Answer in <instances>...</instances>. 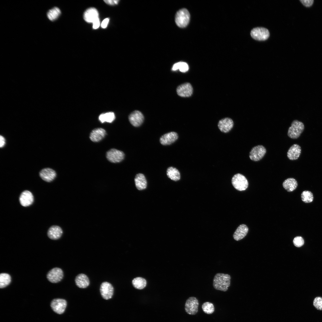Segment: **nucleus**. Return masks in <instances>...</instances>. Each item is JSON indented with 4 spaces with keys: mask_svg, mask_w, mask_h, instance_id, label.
Wrapping results in <instances>:
<instances>
[{
    "mask_svg": "<svg viewBox=\"0 0 322 322\" xmlns=\"http://www.w3.org/2000/svg\"><path fill=\"white\" fill-rule=\"evenodd\" d=\"M125 154L123 152L112 148L108 151L106 154L108 160L112 163H117L122 161L124 159Z\"/></svg>",
    "mask_w": 322,
    "mask_h": 322,
    "instance_id": "6e6552de",
    "label": "nucleus"
},
{
    "mask_svg": "<svg viewBox=\"0 0 322 322\" xmlns=\"http://www.w3.org/2000/svg\"><path fill=\"white\" fill-rule=\"evenodd\" d=\"M250 35L254 39L258 41H264L267 40L270 36L268 30L263 27H256L253 28L251 31Z\"/></svg>",
    "mask_w": 322,
    "mask_h": 322,
    "instance_id": "39448f33",
    "label": "nucleus"
},
{
    "mask_svg": "<svg viewBox=\"0 0 322 322\" xmlns=\"http://www.w3.org/2000/svg\"><path fill=\"white\" fill-rule=\"evenodd\" d=\"M178 137V134L176 132H170L162 136L160 138V141L163 145H169L176 141Z\"/></svg>",
    "mask_w": 322,
    "mask_h": 322,
    "instance_id": "4468645a",
    "label": "nucleus"
},
{
    "mask_svg": "<svg viewBox=\"0 0 322 322\" xmlns=\"http://www.w3.org/2000/svg\"><path fill=\"white\" fill-rule=\"evenodd\" d=\"M19 200L21 205L24 207H27L33 203L34 197L30 191L25 190L22 192L20 194Z\"/></svg>",
    "mask_w": 322,
    "mask_h": 322,
    "instance_id": "2eb2a0df",
    "label": "nucleus"
},
{
    "mask_svg": "<svg viewBox=\"0 0 322 322\" xmlns=\"http://www.w3.org/2000/svg\"><path fill=\"white\" fill-rule=\"evenodd\" d=\"M129 120L131 124L134 127H139L143 123L144 117L140 111L135 110L130 114L129 116Z\"/></svg>",
    "mask_w": 322,
    "mask_h": 322,
    "instance_id": "f8f14e48",
    "label": "nucleus"
},
{
    "mask_svg": "<svg viewBox=\"0 0 322 322\" xmlns=\"http://www.w3.org/2000/svg\"><path fill=\"white\" fill-rule=\"evenodd\" d=\"M67 305L66 301L63 299L56 298L53 299L51 303L50 306L53 311L56 313L61 314L64 312Z\"/></svg>",
    "mask_w": 322,
    "mask_h": 322,
    "instance_id": "9d476101",
    "label": "nucleus"
},
{
    "mask_svg": "<svg viewBox=\"0 0 322 322\" xmlns=\"http://www.w3.org/2000/svg\"><path fill=\"white\" fill-rule=\"evenodd\" d=\"M114 289L112 285L107 282H103L100 287V291L102 297L106 300L112 298L113 294Z\"/></svg>",
    "mask_w": 322,
    "mask_h": 322,
    "instance_id": "9b49d317",
    "label": "nucleus"
},
{
    "mask_svg": "<svg viewBox=\"0 0 322 322\" xmlns=\"http://www.w3.org/2000/svg\"><path fill=\"white\" fill-rule=\"evenodd\" d=\"M11 281V277L7 273H1L0 274V288H3L8 286Z\"/></svg>",
    "mask_w": 322,
    "mask_h": 322,
    "instance_id": "c85d7f7f",
    "label": "nucleus"
},
{
    "mask_svg": "<svg viewBox=\"0 0 322 322\" xmlns=\"http://www.w3.org/2000/svg\"><path fill=\"white\" fill-rule=\"evenodd\" d=\"M75 281L77 286L81 288H86L89 286L90 283L89 280L87 276L83 273L80 274L76 276Z\"/></svg>",
    "mask_w": 322,
    "mask_h": 322,
    "instance_id": "4be33fe9",
    "label": "nucleus"
},
{
    "mask_svg": "<svg viewBox=\"0 0 322 322\" xmlns=\"http://www.w3.org/2000/svg\"><path fill=\"white\" fill-rule=\"evenodd\" d=\"M313 305L317 309L322 310V297L318 296L315 298L313 301Z\"/></svg>",
    "mask_w": 322,
    "mask_h": 322,
    "instance_id": "72a5a7b5",
    "label": "nucleus"
},
{
    "mask_svg": "<svg viewBox=\"0 0 322 322\" xmlns=\"http://www.w3.org/2000/svg\"><path fill=\"white\" fill-rule=\"evenodd\" d=\"M230 279L231 277L228 274L218 273L213 278V287L216 290L225 292L230 286Z\"/></svg>",
    "mask_w": 322,
    "mask_h": 322,
    "instance_id": "f257e3e1",
    "label": "nucleus"
},
{
    "mask_svg": "<svg viewBox=\"0 0 322 322\" xmlns=\"http://www.w3.org/2000/svg\"><path fill=\"white\" fill-rule=\"evenodd\" d=\"M188 69V66L186 63L181 62L174 64L172 68V70L173 71L179 69L180 71L183 72H186Z\"/></svg>",
    "mask_w": 322,
    "mask_h": 322,
    "instance_id": "7c9ffc66",
    "label": "nucleus"
},
{
    "mask_svg": "<svg viewBox=\"0 0 322 322\" xmlns=\"http://www.w3.org/2000/svg\"><path fill=\"white\" fill-rule=\"evenodd\" d=\"M190 18V15L188 11L185 8H183L177 13L175 17V21L179 27L183 28L188 24Z\"/></svg>",
    "mask_w": 322,
    "mask_h": 322,
    "instance_id": "7ed1b4c3",
    "label": "nucleus"
},
{
    "mask_svg": "<svg viewBox=\"0 0 322 322\" xmlns=\"http://www.w3.org/2000/svg\"><path fill=\"white\" fill-rule=\"evenodd\" d=\"M284 188L288 192H291L296 189L298 186L297 181L293 178H289L285 180L283 183Z\"/></svg>",
    "mask_w": 322,
    "mask_h": 322,
    "instance_id": "393cba45",
    "label": "nucleus"
},
{
    "mask_svg": "<svg viewBox=\"0 0 322 322\" xmlns=\"http://www.w3.org/2000/svg\"><path fill=\"white\" fill-rule=\"evenodd\" d=\"M62 233V229L60 227L56 225L51 226L47 232L48 237L52 240L58 239L61 237Z\"/></svg>",
    "mask_w": 322,
    "mask_h": 322,
    "instance_id": "412c9836",
    "label": "nucleus"
},
{
    "mask_svg": "<svg viewBox=\"0 0 322 322\" xmlns=\"http://www.w3.org/2000/svg\"><path fill=\"white\" fill-rule=\"evenodd\" d=\"M136 187L139 190L145 189L147 186V182L145 176L143 174H137L134 178Z\"/></svg>",
    "mask_w": 322,
    "mask_h": 322,
    "instance_id": "b1692460",
    "label": "nucleus"
},
{
    "mask_svg": "<svg viewBox=\"0 0 322 322\" xmlns=\"http://www.w3.org/2000/svg\"><path fill=\"white\" fill-rule=\"evenodd\" d=\"M0 147L1 148L3 147L5 145V140L4 138L2 136L0 135Z\"/></svg>",
    "mask_w": 322,
    "mask_h": 322,
    "instance_id": "ea45409f",
    "label": "nucleus"
},
{
    "mask_svg": "<svg viewBox=\"0 0 322 322\" xmlns=\"http://www.w3.org/2000/svg\"><path fill=\"white\" fill-rule=\"evenodd\" d=\"M301 152V147L297 144H294L289 149L287 152V157L290 160H296L299 157Z\"/></svg>",
    "mask_w": 322,
    "mask_h": 322,
    "instance_id": "aec40b11",
    "label": "nucleus"
},
{
    "mask_svg": "<svg viewBox=\"0 0 322 322\" xmlns=\"http://www.w3.org/2000/svg\"><path fill=\"white\" fill-rule=\"evenodd\" d=\"M248 231V228L247 225L244 224L240 225L233 234L234 239L236 241L242 239L246 235Z\"/></svg>",
    "mask_w": 322,
    "mask_h": 322,
    "instance_id": "5701e85b",
    "label": "nucleus"
},
{
    "mask_svg": "<svg viewBox=\"0 0 322 322\" xmlns=\"http://www.w3.org/2000/svg\"><path fill=\"white\" fill-rule=\"evenodd\" d=\"M109 21V19L108 18L104 19L102 21L101 26L103 28H106L108 24Z\"/></svg>",
    "mask_w": 322,
    "mask_h": 322,
    "instance_id": "58836bf2",
    "label": "nucleus"
},
{
    "mask_svg": "<svg viewBox=\"0 0 322 322\" xmlns=\"http://www.w3.org/2000/svg\"><path fill=\"white\" fill-rule=\"evenodd\" d=\"M293 243L295 246L297 247H300L303 245L304 243V241L302 237L300 236H297L294 239Z\"/></svg>",
    "mask_w": 322,
    "mask_h": 322,
    "instance_id": "f704fd0d",
    "label": "nucleus"
},
{
    "mask_svg": "<svg viewBox=\"0 0 322 322\" xmlns=\"http://www.w3.org/2000/svg\"><path fill=\"white\" fill-rule=\"evenodd\" d=\"M177 92L181 97H189L193 94V88L190 83H186L181 84L177 87Z\"/></svg>",
    "mask_w": 322,
    "mask_h": 322,
    "instance_id": "ddd939ff",
    "label": "nucleus"
},
{
    "mask_svg": "<svg viewBox=\"0 0 322 322\" xmlns=\"http://www.w3.org/2000/svg\"><path fill=\"white\" fill-rule=\"evenodd\" d=\"M266 152V149L263 145H259L253 147L249 154V157L252 161H258L261 159Z\"/></svg>",
    "mask_w": 322,
    "mask_h": 322,
    "instance_id": "423d86ee",
    "label": "nucleus"
},
{
    "mask_svg": "<svg viewBox=\"0 0 322 322\" xmlns=\"http://www.w3.org/2000/svg\"><path fill=\"white\" fill-rule=\"evenodd\" d=\"M167 175L171 179L176 181L180 178V173L178 170L173 167H168L167 170Z\"/></svg>",
    "mask_w": 322,
    "mask_h": 322,
    "instance_id": "a878e982",
    "label": "nucleus"
},
{
    "mask_svg": "<svg viewBox=\"0 0 322 322\" xmlns=\"http://www.w3.org/2000/svg\"><path fill=\"white\" fill-rule=\"evenodd\" d=\"M39 174L40 177L43 180L48 182L52 181L56 176L55 171L50 168H46L42 169L39 172Z\"/></svg>",
    "mask_w": 322,
    "mask_h": 322,
    "instance_id": "dca6fc26",
    "label": "nucleus"
},
{
    "mask_svg": "<svg viewBox=\"0 0 322 322\" xmlns=\"http://www.w3.org/2000/svg\"><path fill=\"white\" fill-rule=\"evenodd\" d=\"M106 134V132L104 129L97 128L92 131L90 134L89 138L93 142H98L102 140Z\"/></svg>",
    "mask_w": 322,
    "mask_h": 322,
    "instance_id": "6ab92c4d",
    "label": "nucleus"
},
{
    "mask_svg": "<svg viewBox=\"0 0 322 322\" xmlns=\"http://www.w3.org/2000/svg\"><path fill=\"white\" fill-rule=\"evenodd\" d=\"M301 197L302 200L306 203L311 202L313 199L312 193L308 191H303L301 194Z\"/></svg>",
    "mask_w": 322,
    "mask_h": 322,
    "instance_id": "2f4dec72",
    "label": "nucleus"
},
{
    "mask_svg": "<svg viewBox=\"0 0 322 322\" xmlns=\"http://www.w3.org/2000/svg\"><path fill=\"white\" fill-rule=\"evenodd\" d=\"M202 308L203 312L206 314H210L214 311V307L213 304L207 302L204 303L202 305Z\"/></svg>",
    "mask_w": 322,
    "mask_h": 322,
    "instance_id": "473e14b6",
    "label": "nucleus"
},
{
    "mask_svg": "<svg viewBox=\"0 0 322 322\" xmlns=\"http://www.w3.org/2000/svg\"><path fill=\"white\" fill-rule=\"evenodd\" d=\"M93 28L94 29H97L100 26V21L99 18H97L95 21L92 23Z\"/></svg>",
    "mask_w": 322,
    "mask_h": 322,
    "instance_id": "e433bc0d",
    "label": "nucleus"
},
{
    "mask_svg": "<svg viewBox=\"0 0 322 322\" xmlns=\"http://www.w3.org/2000/svg\"><path fill=\"white\" fill-rule=\"evenodd\" d=\"M64 276V273L61 269L55 267L48 273L47 277L48 280L52 283H57L60 281Z\"/></svg>",
    "mask_w": 322,
    "mask_h": 322,
    "instance_id": "1a4fd4ad",
    "label": "nucleus"
},
{
    "mask_svg": "<svg viewBox=\"0 0 322 322\" xmlns=\"http://www.w3.org/2000/svg\"><path fill=\"white\" fill-rule=\"evenodd\" d=\"M233 125V122L232 119L226 117L220 120L218 123V126L221 131L226 133L231 130Z\"/></svg>",
    "mask_w": 322,
    "mask_h": 322,
    "instance_id": "f3484780",
    "label": "nucleus"
},
{
    "mask_svg": "<svg viewBox=\"0 0 322 322\" xmlns=\"http://www.w3.org/2000/svg\"><path fill=\"white\" fill-rule=\"evenodd\" d=\"M232 183L237 190L243 191L248 187V182L245 177L240 174H235L232 179Z\"/></svg>",
    "mask_w": 322,
    "mask_h": 322,
    "instance_id": "20e7f679",
    "label": "nucleus"
},
{
    "mask_svg": "<svg viewBox=\"0 0 322 322\" xmlns=\"http://www.w3.org/2000/svg\"><path fill=\"white\" fill-rule=\"evenodd\" d=\"M115 119L114 113L112 112H109L102 114L99 117V119L102 123L105 122L111 123Z\"/></svg>",
    "mask_w": 322,
    "mask_h": 322,
    "instance_id": "cd10ccee",
    "label": "nucleus"
},
{
    "mask_svg": "<svg viewBox=\"0 0 322 322\" xmlns=\"http://www.w3.org/2000/svg\"><path fill=\"white\" fill-rule=\"evenodd\" d=\"M99 18V13L97 10L94 7L88 8L83 14L84 20L88 23H92Z\"/></svg>",
    "mask_w": 322,
    "mask_h": 322,
    "instance_id": "a211bd4d",
    "label": "nucleus"
},
{
    "mask_svg": "<svg viewBox=\"0 0 322 322\" xmlns=\"http://www.w3.org/2000/svg\"><path fill=\"white\" fill-rule=\"evenodd\" d=\"M199 303L197 299L194 297L189 298L186 301L185 309L188 314L195 315L198 311Z\"/></svg>",
    "mask_w": 322,
    "mask_h": 322,
    "instance_id": "0eeeda50",
    "label": "nucleus"
},
{
    "mask_svg": "<svg viewBox=\"0 0 322 322\" xmlns=\"http://www.w3.org/2000/svg\"><path fill=\"white\" fill-rule=\"evenodd\" d=\"M300 1L304 6L306 7H309L312 6L314 1L312 0H302Z\"/></svg>",
    "mask_w": 322,
    "mask_h": 322,
    "instance_id": "c9c22d12",
    "label": "nucleus"
},
{
    "mask_svg": "<svg viewBox=\"0 0 322 322\" xmlns=\"http://www.w3.org/2000/svg\"><path fill=\"white\" fill-rule=\"evenodd\" d=\"M132 283L135 288L141 290L145 287L146 284V281L144 278L138 277L134 278L132 280Z\"/></svg>",
    "mask_w": 322,
    "mask_h": 322,
    "instance_id": "c756f323",
    "label": "nucleus"
},
{
    "mask_svg": "<svg viewBox=\"0 0 322 322\" xmlns=\"http://www.w3.org/2000/svg\"><path fill=\"white\" fill-rule=\"evenodd\" d=\"M104 1L107 4L114 5L117 4L119 1L118 0H104Z\"/></svg>",
    "mask_w": 322,
    "mask_h": 322,
    "instance_id": "4c0bfd02",
    "label": "nucleus"
},
{
    "mask_svg": "<svg viewBox=\"0 0 322 322\" xmlns=\"http://www.w3.org/2000/svg\"><path fill=\"white\" fill-rule=\"evenodd\" d=\"M61 14V11L60 9L58 7H55L48 11L47 16L50 20L53 21L58 18Z\"/></svg>",
    "mask_w": 322,
    "mask_h": 322,
    "instance_id": "bb28decb",
    "label": "nucleus"
},
{
    "mask_svg": "<svg viewBox=\"0 0 322 322\" xmlns=\"http://www.w3.org/2000/svg\"><path fill=\"white\" fill-rule=\"evenodd\" d=\"M304 126L303 123L298 120H293L289 128L287 135L290 138L296 139L300 136L304 130Z\"/></svg>",
    "mask_w": 322,
    "mask_h": 322,
    "instance_id": "f03ea898",
    "label": "nucleus"
}]
</instances>
